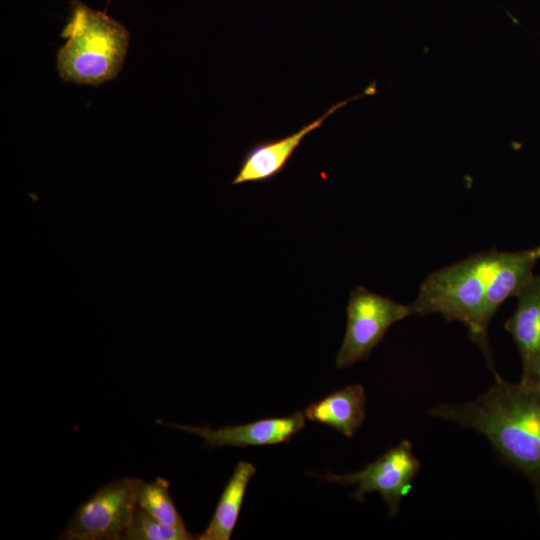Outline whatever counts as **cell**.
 I'll list each match as a JSON object with an SVG mask.
<instances>
[{"instance_id":"6da1fadb","label":"cell","mask_w":540,"mask_h":540,"mask_svg":"<svg viewBox=\"0 0 540 540\" xmlns=\"http://www.w3.org/2000/svg\"><path fill=\"white\" fill-rule=\"evenodd\" d=\"M428 413L483 434L505 461L528 477L540 497L538 390L498 377L491 388L473 401L439 405Z\"/></svg>"},{"instance_id":"7a4b0ae2","label":"cell","mask_w":540,"mask_h":540,"mask_svg":"<svg viewBox=\"0 0 540 540\" xmlns=\"http://www.w3.org/2000/svg\"><path fill=\"white\" fill-rule=\"evenodd\" d=\"M500 254L496 249L476 253L432 272L423 280L416 299L410 304L412 316L437 313L448 321L464 324L495 378L499 375L492 359L488 330L482 324V311Z\"/></svg>"},{"instance_id":"3957f363","label":"cell","mask_w":540,"mask_h":540,"mask_svg":"<svg viewBox=\"0 0 540 540\" xmlns=\"http://www.w3.org/2000/svg\"><path fill=\"white\" fill-rule=\"evenodd\" d=\"M61 36L67 41L57 53L56 66L63 81L98 86L122 69L130 35L106 13L73 0Z\"/></svg>"},{"instance_id":"277c9868","label":"cell","mask_w":540,"mask_h":540,"mask_svg":"<svg viewBox=\"0 0 540 540\" xmlns=\"http://www.w3.org/2000/svg\"><path fill=\"white\" fill-rule=\"evenodd\" d=\"M347 325L336 356V367L344 369L365 360L396 322L412 316L411 305L357 286L350 292Z\"/></svg>"},{"instance_id":"5b68a950","label":"cell","mask_w":540,"mask_h":540,"mask_svg":"<svg viewBox=\"0 0 540 540\" xmlns=\"http://www.w3.org/2000/svg\"><path fill=\"white\" fill-rule=\"evenodd\" d=\"M141 479H115L92 494L68 521L62 539H123L136 508V492Z\"/></svg>"},{"instance_id":"8992f818","label":"cell","mask_w":540,"mask_h":540,"mask_svg":"<svg viewBox=\"0 0 540 540\" xmlns=\"http://www.w3.org/2000/svg\"><path fill=\"white\" fill-rule=\"evenodd\" d=\"M419 469L420 462L413 454L410 442L404 440L360 471L343 475L310 474L342 486H356L351 497L360 503H364L368 493L378 492L387 504L390 516H394Z\"/></svg>"},{"instance_id":"52a82bcc","label":"cell","mask_w":540,"mask_h":540,"mask_svg":"<svg viewBox=\"0 0 540 540\" xmlns=\"http://www.w3.org/2000/svg\"><path fill=\"white\" fill-rule=\"evenodd\" d=\"M305 422L306 417L300 411L290 416L265 418L218 429H212L208 425L191 426L158 420V423L198 435L204 440V444L211 448H243L288 442L305 427Z\"/></svg>"},{"instance_id":"ba28073f","label":"cell","mask_w":540,"mask_h":540,"mask_svg":"<svg viewBox=\"0 0 540 540\" xmlns=\"http://www.w3.org/2000/svg\"><path fill=\"white\" fill-rule=\"evenodd\" d=\"M362 95L334 104L317 119L303 125L296 132L281 138L262 140L252 145L243 156L231 185L266 182L281 174L309 133L321 127L325 120L339 108Z\"/></svg>"},{"instance_id":"9c48e42d","label":"cell","mask_w":540,"mask_h":540,"mask_svg":"<svg viewBox=\"0 0 540 540\" xmlns=\"http://www.w3.org/2000/svg\"><path fill=\"white\" fill-rule=\"evenodd\" d=\"M517 298V308L504 327L517 345L523 364L521 382H526L540 361V276L533 275Z\"/></svg>"},{"instance_id":"30bf717a","label":"cell","mask_w":540,"mask_h":540,"mask_svg":"<svg viewBox=\"0 0 540 540\" xmlns=\"http://www.w3.org/2000/svg\"><path fill=\"white\" fill-rule=\"evenodd\" d=\"M539 260L540 246L517 252H501L483 304L482 324L486 330L500 306L509 297L517 296L532 278Z\"/></svg>"},{"instance_id":"8fae6325","label":"cell","mask_w":540,"mask_h":540,"mask_svg":"<svg viewBox=\"0 0 540 540\" xmlns=\"http://www.w3.org/2000/svg\"><path fill=\"white\" fill-rule=\"evenodd\" d=\"M366 413V395L360 384L348 385L304 411L306 419L329 426L346 437H352L362 426Z\"/></svg>"},{"instance_id":"7c38bea8","label":"cell","mask_w":540,"mask_h":540,"mask_svg":"<svg viewBox=\"0 0 540 540\" xmlns=\"http://www.w3.org/2000/svg\"><path fill=\"white\" fill-rule=\"evenodd\" d=\"M256 473L248 461H239L225 485L214 514L197 540H229L237 524L247 486Z\"/></svg>"},{"instance_id":"4fadbf2b","label":"cell","mask_w":540,"mask_h":540,"mask_svg":"<svg viewBox=\"0 0 540 540\" xmlns=\"http://www.w3.org/2000/svg\"><path fill=\"white\" fill-rule=\"evenodd\" d=\"M137 506L158 521L170 526H185L169 491V482L157 477L152 482L141 479L136 492Z\"/></svg>"},{"instance_id":"5bb4252c","label":"cell","mask_w":540,"mask_h":540,"mask_svg":"<svg viewBox=\"0 0 540 540\" xmlns=\"http://www.w3.org/2000/svg\"><path fill=\"white\" fill-rule=\"evenodd\" d=\"M123 539L190 540L196 539V535L189 533L185 526L166 525L136 505L132 521Z\"/></svg>"},{"instance_id":"9a60e30c","label":"cell","mask_w":540,"mask_h":540,"mask_svg":"<svg viewBox=\"0 0 540 540\" xmlns=\"http://www.w3.org/2000/svg\"><path fill=\"white\" fill-rule=\"evenodd\" d=\"M521 383L529 385L540 392V361L535 371L533 372L532 376L526 382H521Z\"/></svg>"}]
</instances>
